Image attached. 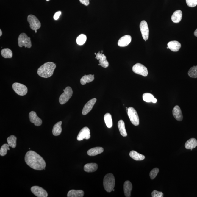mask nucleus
<instances>
[{"label": "nucleus", "instance_id": "nucleus-27", "mask_svg": "<svg viewBox=\"0 0 197 197\" xmlns=\"http://www.w3.org/2000/svg\"><path fill=\"white\" fill-rule=\"evenodd\" d=\"M118 127L121 135L122 136L125 137L127 136V133L126 131L125 122L122 120L119 121L118 123Z\"/></svg>", "mask_w": 197, "mask_h": 197}, {"label": "nucleus", "instance_id": "nucleus-12", "mask_svg": "<svg viewBox=\"0 0 197 197\" xmlns=\"http://www.w3.org/2000/svg\"><path fill=\"white\" fill-rule=\"evenodd\" d=\"M91 135L90 129L88 127H85L80 131L77 135V139L79 141H80L84 139H89Z\"/></svg>", "mask_w": 197, "mask_h": 197}, {"label": "nucleus", "instance_id": "nucleus-31", "mask_svg": "<svg viewBox=\"0 0 197 197\" xmlns=\"http://www.w3.org/2000/svg\"><path fill=\"white\" fill-rule=\"evenodd\" d=\"M1 54L2 57L6 59L12 58L13 56L12 50L9 49V48H4L1 50Z\"/></svg>", "mask_w": 197, "mask_h": 197}, {"label": "nucleus", "instance_id": "nucleus-11", "mask_svg": "<svg viewBox=\"0 0 197 197\" xmlns=\"http://www.w3.org/2000/svg\"><path fill=\"white\" fill-rule=\"evenodd\" d=\"M31 190L37 197H47L48 196L47 192L41 187L35 186L31 188Z\"/></svg>", "mask_w": 197, "mask_h": 197}, {"label": "nucleus", "instance_id": "nucleus-35", "mask_svg": "<svg viewBox=\"0 0 197 197\" xmlns=\"http://www.w3.org/2000/svg\"><path fill=\"white\" fill-rule=\"evenodd\" d=\"M9 145L8 144H4L1 146L0 149V155L1 156H5L7 154V151L10 150Z\"/></svg>", "mask_w": 197, "mask_h": 197}, {"label": "nucleus", "instance_id": "nucleus-39", "mask_svg": "<svg viewBox=\"0 0 197 197\" xmlns=\"http://www.w3.org/2000/svg\"><path fill=\"white\" fill-rule=\"evenodd\" d=\"M61 12L60 11H59V12H56V13L55 14L54 17H53V18H54L55 20H57V19H59L60 16L61 15Z\"/></svg>", "mask_w": 197, "mask_h": 197}, {"label": "nucleus", "instance_id": "nucleus-46", "mask_svg": "<svg viewBox=\"0 0 197 197\" xmlns=\"http://www.w3.org/2000/svg\"><path fill=\"white\" fill-rule=\"evenodd\" d=\"M112 190H113V191H114V190H114V189H113Z\"/></svg>", "mask_w": 197, "mask_h": 197}, {"label": "nucleus", "instance_id": "nucleus-36", "mask_svg": "<svg viewBox=\"0 0 197 197\" xmlns=\"http://www.w3.org/2000/svg\"><path fill=\"white\" fill-rule=\"evenodd\" d=\"M159 169L158 168H155L150 173V176L151 180H153L156 177L159 172Z\"/></svg>", "mask_w": 197, "mask_h": 197}, {"label": "nucleus", "instance_id": "nucleus-5", "mask_svg": "<svg viewBox=\"0 0 197 197\" xmlns=\"http://www.w3.org/2000/svg\"><path fill=\"white\" fill-rule=\"evenodd\" d=\"M64 93L60 97L59 101L61 104H64L68 101L71 98L73 91L70 87H67L64 90Z\"/></svg>", "mask_w": 197, "mask_h": 197}, {"label": "nucleus", "instance_id": "nucleus-43", "mask_svg": "<svg viewBox=\"0 0 197 197\" xmlns=\"http://www.w3.org/2000/svg\"><path fill=\"white\" fill-rule=\"evenodd\" d=\"M2 35V31L1 29L0 30V36H1Z\"/></svg>", "mask_w": 197, "mask_h": 197}, {"label": "nucleus", "instance_id": "nucleus-30", "mask_svg": "<svg viewBox=\"0 0 197 197\" xmlns=\"http://www.w3.org/2000/svg\"><path fill=\"white\" fill-rule=\"evenodd\" d=\"M8 145L13 148H15L17 145V137L14 135H11L7 139Z\"/></svg>", "mask_w": 197, "mask_h": 197}, {"label": "nucleus", "instance_id": "nucleus-26", "mask_svg": "<svg viewBox=\"0 0 197 197\" xmlns=\"http://www.w3.org/2000/svg\"><path fill=\"white\" fill-rule=\"evenodd\" d=\"M131 157L136 161L143 160L145 159V156L143 154H140L137 151H132L129 153Z\"/></svg>", "mask_w": 197, "mask_h": 197}, {"label": "nucleus", "instance_id": "nucleus-22", "mask_svg": "<svg viewBox=\"0 0 197 197\" xmlns=\"http://www.w3.org/2000/svg\"><path fill=\"white\" fill-rule=\"evenodd\" d=\"M182 12L180 10L175 11L173 14L171 19L174 23H178L181 21L182 18Z\"/></svg>", "mask_w": 197, "mask_h": 197}, {"label": "nucleus", "instance_id": "nucleus-28", "mask_svg": "<svg viewBox=\"0 0 197 197\" xmlns=\"http://www.w3.org/2000/svg\"><path fill=\"white\" fill-rule=\"evenodd\" d=\"M94 80V75H85L80 79V83L82 85H85L89 83Z\"/></svg>", "mask_w": 197, "mask_h": 197}, {"label": "nucleus", "instance_id": "nucleus-20", "mask_svg": "<svg viewBox=\"0 0 197 197\" xmlns=\"http://www.w3.org/2000/svg\"><path fill=\"white\" fill-rule=\"evenodd\" d=\"M98 168V165L96 163H88L84 166V169L87 172H93L96 171Z\"/></svg>", "mask_w": 197, "mask_h": 197}, {"label": "nucleus", "instance_id": "nucleus-6", "mask_svg": "<svg viewBox=\"0 0 197 197\" xmlns=\"http://www.w3.org/2000/svg\"><path fill=\"white\" fill-rule=\"evenodd\" d=\"M127 112L129 119L132 123L135 126L139 125V118L136 110L133 107H130L128 108Z\"/></svg>", "mask_w": 197, "mask_h": 197}, {"label": "nucleus", "instance_id": "nucleus-42", "mask_svg": "<svg viewBox=\"0 0 197 197\" xmlns=\"http://www.w3.org/2000/svg\"><path fill=\"white\" fill-rule=\"evenodd\" d=\"M194 35L195 36L197 37V29L195 31L194 33Z\"/></svg>", "mask_w": 197, "mask_h": 197}, {"label": "nucleus", "instance_id": "nucleus-3", "mask_svg": "<svg viewBox=\"0 0 197 197\" xmlns=\"http://www.w3.org/2000/svg\"><path fill=\"white\" fill-rule=\"evenodd\" d=\"M115 185V179L112 173L107 174L103 179V186L105 190L108 193L112 191Z\"/></svg>", "mask_w": 197, "mask_h": 197}, {"label": "nucleus", "instance_id": "nucleus-1", "mask_svg": "<svg viewBox=\"0 0 197 197\" xmlns=\"http://www.w3.org/2000/svg\"><path fill=\"white\" fill-rule=\"evenodd\" d=\"M25 160L27 165L32 169L37 170L45 169L46 165L44 160L34 151H30L27 152Z\"/></svg>", "mask_w": 197, "mask_h": 197}, {"label": "nucleus", "instance_id": "nucleus-16", "mask_svg": "<svg viewBox=\"0 0 197 197\" xmlns=\"http://www.w3.org/2000/svg\"><path fill=\"white\" fill-rule=\"evenodd\" d=\"M131 41V36L129 35H125L119 39L118 43V46L121 47H124L128 46Z\"/></svg>", "mask_w": 197, "mask_h": 197}, {"label": "nucleus", "instance_id": "nucleus-19", "mask_svg": "<svg viewBox=\"0 0 197 197\" xmlns=\"http://www.w3.org/2000/svg\"><path fill=\"white\" fill-rule=\"evenodd\" d=\"M124 192L126 197L131 196V193L133 188L132 184L129 181H126L124 184Z\"/></svg>", "mask_w": 197, "mask_h": 197}, {"label": "nucleus", "instance_id": "nucleus-18", "mask_svg": "<svg viewBox=\"0 0 197 197\" xmlns=\"http://www.w3.org/2000/svg\"><path fill=\"white\" fill-rule=\"evenodd\" d=\"M168 47L171 51L176 52L178 51L181 47V44L178 41H171L169 42L167 44Z\"/></svg>", "mask_w": 197, "mask_h": 197}, {"label": "nucleus", "instance_id": "nucleus-10", "mask_svg": "<svg viewBox=\"0 0 197 197\" xmlns=\"http://www.w3.org/2000/svg\"><path fill=\"white\" fill-rule=\"evenodd\" d=\"M140 27L142 36L145 41H146L149 37V29L146 21H143L140 22Z\"/></svg>", "mask_w": 197, "mask_h": 197}, {"label": "nucleus", "instance_id": "nucleus-4", "mask_svg": "<svg viewBox=\"0 0 197 197\" xmlns=\"http://www.w3.org/2000/svg\"><path fill=\"white\" fill-rule=\"evenodd\" d=\"M18 46L20 47L24 46L25 48H30L32 46L31 39L25 33H22L18 38Z\"/></svg>", "mask_w": 197, "mask_h": 197}, {"label": "nucleus", "instance_id": "nucleus-34", "mask_svg": "<svg viewBox=\"0 0 197 197\" xmlns=\"http://www.w3.org/2000/svg\"><path fill=\"white\" fill-rule=\"evenodd\" d=\"M143 101L148 103L152 102L154 98L153 95L148 93H144L143 95Z\"/></svg>", "mask_w": 197, "mask_h": 197}, {"label": "nucleus", "instance_id": "nucleus-23", "mask_svg": "<svg viewBox=\"0 0 197 197\" xmlns=\"http://www.w3.org/2000/svg\"><path fill=\"white\" fill-rule=\"evenodd\" d=\"M84 195V192L81 190H71L68 193V197H83Z\"/></svg>", "mask_w": 197, "mask_h": 197}, {"label": "nucleus", "instance_id": "nucleus-7", "mask_svg": "<svg viewBox=\"0 0 197 197\" xmlns=\"http://www.w3.org/2000/svg\"><path fill=\"white\" fill-rule=\"evenodd\" d=\"M27 21L30 24V27L32 30H37L41 27V24L39 20L35 15H29L27 17Z\"/></svg>", "mask_w": 197, "mask_h": 197}, {"label": "nucleus", "instance_id": "nucleus-24", "mask_svg": "<svg viewBox=\"0 0 197 197\" xmlns=\"http://www.w3.org/2000/svg\"><path fill=\"white\" fill-rule=\"evenodd\" d=\"M197 146V140L194 138H190L186 142L185 144V148L187 149H193Z\"/></svg>", "mask_w": 197, "mask_h": 197}, {"label": "nucleus", "instance_id": "nucleus-40", "mask_svg": "<svg viewBox=\"0 0 197 197\" xmlns=\"http://www.w3.org/2000/svg\"><path fill=\"white\" fill-rule=\"evenodd\" d=\"M80 2L85 6H88L90 4L89 0H79Z\"/></svg>", "mask_w": 197, "mask_h": 197}, {"label": "nucleus", "instance_id": "nucleus-9", "mask_svg": "<svg viewBox=\"0 0 197 197\" xmlns=\"http://www.w3.org/2000/svg\"><path fill=\"white\" fill-rule=\"evenodd\" d=\"M12 87L14 91L20 96H24L27 94L28 89L27 87L23 84L15 83L13 84Z\"/></svg>", "mask_w": 197, "mask_h": 197}, {"label": "nucleus", "instance_id": "nucleus-13", "mask_svg": "<svg viewBox=\"0 0 197 197\" xmlns=\"http://www.w3.org/2000/svg\"><path fill=\"white\" fill-rule=\"evenodd\" d=\"M29 118L31 122L35 124L37 126H39L42 124V121L39 118L36 113L34 111H32L29 114Z\"/></svg>", "mask_w": 197, "mask_h": 197}, {"label": "nucleus", "instance_id": "nucleus-32", "mask_svg": "<svg viewBox=\"0 0 197 197\" xmlns=\"http://www.w3.org/2000/svg\"><path fill=\"white\" fill-rule=\"evenodd\" d=\"M188 75L192 78H197V66L191 67L188 71Z\"/></svg>", "mask_w": 197, "mask_h": 197}, {"label": "nucleus", "instance_id": "nucleus-25", "mask_svg": "<svg viewBox=\"0 0 197 197\" xmlns=\"http://www.w3.org/2000/svg\"><path fill=\"white\" fill-rule=\"evenodd\" d=\"M62 123V121H60L57 123L53 126L52 133L54 136H58L60 135L62 132V128H61Z\"/></svg>", "mask_w": 197, "mask_h": 197}, {"label": "nucleus", "instance_id": "nucleus-14", "mask_svg": "<svg viewBox=\"0 0 197 197\" xmlns=\"http://www.w3.org/2000/svg\"><path fill=\"white\" fill-rule=\"evenodd\" d=\"M96 98H93L90 100L84 106L82 113L83 115H86L88 114L91 110L93 109L95 103L96 102Z\"/></svg>", "mask_w": 197, "mask_h": 197}, {"label": "nucleus", "instance_id": "nucleus-45", "mask_svg": "<svg viewBox=\"0 0 197 197\" xmlns=\"http://www.w3.org/2000/svg\"><path fill=\"white\" fill-rule=\"evenodd\" d=\"M47 1H50V0H46Z\"/></svg>", "mask_w": 197, "mask_h": 197}, {"label": "nucleus", "instance_id": "nucleus-44", "mask_svg": "<svg viewBox=\"0 0 197 197\" xmlns=\"http://www.w3.org/2000/svg\"><path fill=\"white\" fill-rule=\"evenodd\" d=\"M35 33H37V30H35Z\"/></svg>", "mask_w": 197, "mask_h": 197}, {"label": "nucleus", "instance_id": "nucleus-33", "mask_svg": "<svg viewBox=\"0 0 197 197\" xmlns=\"http://www.w3.org/2000/svg\"><path fill=\"white\" fill-rule=\"evenodd\" d=\"M87 36L85 35L82 34L77 37L76 39L77 44L79 46L85 44L87 40Z\"/></svg>", "mask_w": 197, "mask_h": 197}, {"label": "nucleus", "instance_id": "nucleus-38", "mask_svg": "<svg viewBox=\"0 0 197 197\" xmlns=\"http://www.w3.org/2000/svg\"><path fill=\"white\" fill-rule=\"evenodd\" d=\"M151 196L152 197H164V194L162 192L154 190L151 193Z\"/></svg>", "mask_w": 197, "mask_h": 197}, {"label": "nucleus", "instance_id": "nucleus-17", "mask_svg": "<svg viewBox=\"0 0 197 197\" xmlns=\"http://www.w3.org/2000/svg\"><path fill=\"white\" fill-rule=\"evenodd\" d=\"M172 113L173 117L177 121H181L182 120L183 115L180 107L178 106L174 107Z\"/></svg>", "mask_w": 197, "mask_h": 197}, {"label": "nucleus", "instance_id": "nucleus-47", "mask_svg": "<svg viewBox=\"0 0 197 197\" xmlns=\"http://www.w3.org/2000/svg\"><path fill=\"white\" fill-rule=\"evenodd\" d=\"M95 55H96V53H95Z\"/></svg>", "mask_w": 197, "mask_h": 197}, {"label": "nucleus", "instance_id": "nucleus-37", "mask_svg": "<svg viewBox=\"0 0 197 197\" xmlns=\"http://www.w3.org/2000/svg\"><path fill=\"white\" fill-rule=\"evenodd\" d=\"M187 5L189 7H193L197 5V0H186Z\"/></svg>", "mask_w": 197, "mask_h": 197}, {"label": "nucleus", "instance_id": "nucleus-29", "mask_svg": "<svg viewBox=\"0 0 197 197\" xmlns=\"http://www.w3.org/2000/svg\"><path fill=\"white\" fill-rule=\"evenodd\" d=\"M104 119L107 127L109 128H111L112 126V116L111 115L108 113H106L104 116Z\"/></svg>", "mask_w": 197, "mask_h": 197}, {"label": "nucleus", "instance_id": "nucleus-8", "mask_svg": "<svg viewBox=\"0 0 197 197\" xmlns=\"http://www.w3.org/2000/svg\"><path fill=\"white\" fill-rule=\"evenodd\" d=\"M133 72L138 75H141L144 77H146L148 75L147 68L143 65L137 63L133 66L132 68Z\"/></svg>", "mask_w": 197, "mask_h": 197}, {"label": "nucleus", "instance_id": "nucleus-21", "mask_svg": "<svg viewBox=\"0 0 197 197\" xmlns=\"http://www.w3.org/2000/svg\"><path fill=\"white\" fill-rule=\"evenodd\" d=\"M103 151H104V149L103 148L97 147L93 148L89 150L87 153L89 156H93L101 154L103 152Z\"/></svg>", "mask_w": 197, "mask_h": 197}, {"label": "nucleus", "instance_id": "nucleus-2", "mask_svg": "<svg viewBox=\"0 0 197 197\" xmlns=\"http://www.w3.org/2000/svg\"><path fill=\"white\" fill-rule=\"evenodd\" d=\"M56 68V65L54 63L51 62L45 63L38 69L37 74L40 77L48 78L53 75Z\"/></svg>", "mask_w": 197, "mask_h": 197}, {"label": "nucleus", "instance_id": "nucleus-15", "mask_svg": "<svg viewBox=\"0 0 197 197\" xmlns=\"http://www.w3.org/2000/svg\"><path fill=\"white\" fill-rule=\"evenodd\" d=\"M95 58L98 60H99V64L101 67L104 68H106L109 67V62L106 59V56L102 53H101L99 51L97 54H96V57Z\"/></svg>", "mask_w": 197, "mask_h": 197}, {"label": "nucleus", "instance_id": "nucleus-41", "mask_svg": "<svg viewBox=\"0 0 197 197\" xmlns=\"http://www.w3.org/2000/svg\"><path fill=\"white\" fill-rule=\"evenodd\" d=\"M157 102V100L156 98H154V99H153L152 101V102L155 103Z\"/></svg>", "mask_w": 197, "mask_h": 197}]
</instances>
